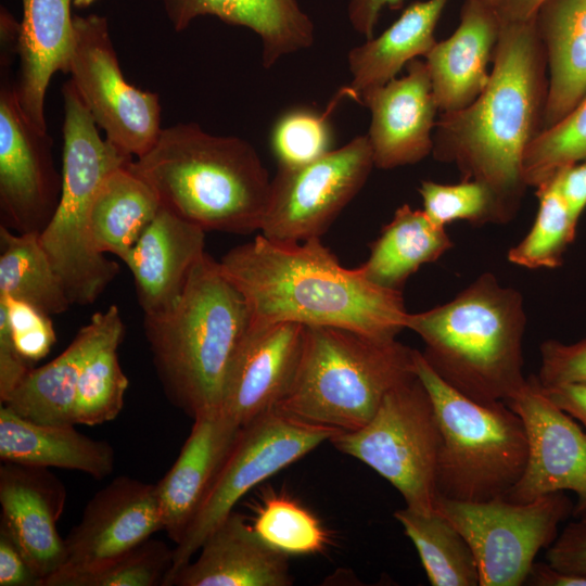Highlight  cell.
Wrapping results in <instances>:
<instances>
[{
  "label": "cell",
  "mask_w": 586,
  "mask_h": 586,
  "mask_svg": "<svg viewBox=\"0 0 586 586\" xmlns=\"http://www.w3.org/2000/svg\"><path fill=\"white\" fill-rule=\"evenodd\" d=\"M445 227L433 224L422 209L399 206L360 266L364 276L384 289L402 291L422 265L433 263L453 247Z\"/></svg>",
  "instance_id": "30"
},
{
  "label": "cell",
  "mask_w": 586,
  "mask_h": 586,
  "mask_svg": "<svg viewBox=\"0 0 586 586\" xmlns=\"http://www.w3.org/2000/svg\"><path fill=\"white\" fill-rule=\"evenodd\" d=\"M130 164L105 179L94 199L89 221L94 249L118 256L123 262L162 207L154 190Z\"/></svg>",
  "instance_id": "31"
},
{
  "label": "cell",
  "mask_w": 586,
  "mask_h": 586,
  "mask_svg": "<svg viewBox=\"0 0 586 586\" xmlns=\"http://www.w3.org/2000/svg\"><path fill=\"white\" fill-rule=\"evenodd\" d=\"M97 0H73V4L77 8H87Z\"/></svg>",
  "instance_id": "52"
},
{
  "label": "cell",
  "mask_w": 586,
  "mask_h": 586,
  "mask_svg": "<svg viewBox=\"0 0 586 586\" xmlns=\"http://www.w3.org/2000/svg\"><path fill=\"white\" fill-rule=\"evenodd\" d=\"M501 25L499 12L464 0L455 31L424 56L441 113L464 109L486 87Z\"/></svg>",
  "instance_id": "24"
},
{
  "label": "cell",
  "mask_w": 586,
  "mask_h": 586,
  "mask_svg": "<svg viewBox=\"0 0 586 586\" xmlns=\"http://www.w3.org/2000/svg\"><path fill=\"white\" fill-rule=\"evenodd\" d=\"M0 296L26 302L47 315L72 305L38 232L12 233L0 226Z\"/></svg>",
  "instance_id": "32"
},
{
  "label": "cell",
  "mask_w": 586,
  "mask_h": 586,
  "mask_svg": "<svg viewBox=\"0 0 586 586\" xmlns=\"http://www.w3.org/2000/svg\"><path fill=\"white\" fill-rule=\"evenodd\" d=\"M130 167L163 207L205 231L246 234L260 229L271 179L244 139L179 123L162 128Z\"/></svg>",
  "instance_id": "3"
},
{
  "label": "cell",
  "mask_w": 586,
  "mask_h": 586,
  "mask_svg": "<svg viewBox=\"0 0 586 586\" xmlns=\"http://www.w3.org/2000/svg\"><path fill=\"white\" fill-rule=\"evenodd\" d=\"M523 420L528 455L524 472L506 498L528 502L570 491L576 495L573 517L586 514V432L543 392L536 377L507 402Z\"/></svg>",
  "instance_id": "15"
},
{
  "label": "cell",
  "mask_w": 586,
  "mask_h": 586,
  "mask_svg": "<svg viewBox=\"0 0 586 586\" xmlns=\"http://www.w3.org/2000/svg\"><path fill=\"white\" fill-rule=\"evenodd\" d=\"M407 74L366 90L360 102L370 112L367 133L374 167L394 169L432 154L438 106L425 61L415 59Z\"/></svg>",
  "instance_id": "18"
},
{
  "label": "cell",
  "mask_w": 586,
  "mask_h": 586,
  "mask_svg": "<svg viewBox=\"0 0 586 586\" xmlns=\"http://www.w3.org/2000/svg\"><path fill=\"white\" fill-rule=\"evenodd\" d=\"M9 59H1L0 208L2 224L18 233H40L58 207L62 174L55 169L52 140L24 115Z\"/></svg>",
  "instance_id": "14"
},
{
  "label": "cell",
  "mask_w": 586,
  "mask_h": 586,
  "mask_svg": "<svg viewBox=\"0 0 586 586\" xmlns=\"http://www.w3.org/2000/svg\"><path fill=\"white\" fill-rule=\"evenodd\" d=\"M7 308L11 337L17 353L28 362L46 357L56 341L50 316L18 300L1 297Z\"/></svg>",
  "instance_id": "41"
},
{
  "label": "cell",
  "mask_w": 586,
  "mask_h": 586,
  "mask_svg": "<svg viewBox=\"0 0 586 586\" xmlns=\"http://www.w3.org/2000/svg\"><path fill=\"white\" fill-rule=\"evenodd\" d=\"M173 556L174 549L151 537L92 568L51 577L43 586H163Z\"/></svg>",
  "instance_id": "35"
},
{
  "label": "cell",
  "mask_w": 586,
  "mask_h": 586,
  "mask_svg": "<svg viewBox=\"0 0 586 586\" xmlns=\"http://www.w3.org/2000/svg\"><path fill=\"white\" fill-rule=\"evenodd\" d=\"M341 431L296 419L279 409L242 426L183 539L174 548L166 581L189 563L207 536L254 486L300 460Z\"/></svg>",
  "instance_id": "10"
},
{
  "label": "cell",
  "mask_w": 586,
  "mask_h": 586,
  "mask_svg": "<svg viewBox=\"0 0 586 586\" xmlns=\"http://www.w3.org/2000/svg\"><path fill=\"white\" fill-rule=\"evenodd\" d=\"M586 160V95L562 119L543 129L523 161L527 187L537 188L560 169Z\"/></svg>",
  "instance_id": "39"
},
{
  "label": "cell",
  "mask_w": 586,
  "mask_h": 586,
  "mask_svg": "<svg viewBox=\"0 0 586 586\" xmlns=\"http://www.w3.org/2000/svg\"><path fill=\"white\" fill-rule=\"evenodd\" d=\"M486 87L468 106L441 113L432 155L461 180L488 184L514 217L527 188L523 161L544 128L548 66L535 15L502 21Z\"/></svg>",
  "instance_id": "2"
},
{
  "label": "cell",
  "mask_w": 586,
  "mask_h": 586,
  "mask_svg": "<svg viewBox=\"0 0 586 586\" xmlns=\"http://www.w3.org/2000/svg\"><path fill=\"white\" fill-rule=\"evenodd\" d=\"M448 1H416L381 35L351 49L347 64L352 80L344 95L358 99L366 90L396 78L410 61L425 56L437 41L435 28Z\"/></svg>",
  "instance_id": "29"
},
{
  "label": "cell",
  "mask_w": 586,
  "mask_h": 586,
  "mask_svg": "<svg viewBox=\"0 0 586 586\" xmlns=\"http://www.w3.org/2000/svg\"><path fill=\"white\" fill-rule=\"evenodd\" d=\"M544 0H510L499 12L501 21H524L533 17Z\"/></svg>",
  "instance_id": "50"
},
{
  "label": "cell",
  "mask_w": 586,
  "mask_h": 586,
  "mask_svg": "<svg viewBox=\"0 0 586 586\" xmlns=\"http://www.w3.org/2000/svg\"><path fill=\"white\" fill-rule=\"evenodd\" d=\"M522 294L482 273L451 301L409 314L406 329L424 344L433 371L449 386L480 403L507 402L526 382Z\"/></svg>",
  "instance_id": "5"
},
{
  "label": "cell",
  "mask_w": 586,
  "mask_h": 586,
  "mask_svg": "<svg viewBox=\"0 0 586 586\" xmlns=\"http://www.w3.org/2000/svg\"><path fill=\"white\" fill-rule=\"evenodd\" d=\"M73 0H22L14 80L20 106L36 128L48 131L46 92L56 72L68 74L74 43Z\"/></svg>",
  "instance_id": "25"
},
{
  "label": "cell",
  "mask_w": 586,
  "mask_h": 586,
  "mask_svg": "<svg viewBox=\"0 0 586 586\" xmlns=\"http://www.w3.org/2000/svg\"><path fill=\"white\" fill-rule=\"evenodd\" d=\"M436 510L470 545L480 586H520L540 549L551 546L559 525L573 515L574 504L563 492L528 502L506 497L480 502L437 497Z\"/></svg>",
  "instance_id": "11"
},
{
  "label": "cell",
  "mask_w": 586,
  "mask_h": 586,
  "mask_svg": "<svg viewBox=\"0 0 586 586\" xmlns=\"http://www.w3.org/2000/svg\"><path fill=\"white\" fill-rule=\"evenodd\" d=\"M524 584L533 586H586V577L559 570L549 562H534Z\"/></svg>",
  "instance_id": "49"
},
{
  "label": "cell",
  "mask_w": 586,
  "mask_h": 586,
  "mask_svg": "<svg viewBox=\"0 0 586 586\" xmlns=\"http://www.w3.org/2000/svg\"><path fill=\"white\" fill-rule=\"evenodd\" d=\"M68 74L107 140L136 158L151 149L162 130L158 95L126 80L104 16L74 15Z\"/></svg>",
  "instance_id": "12"
},
{
  "label": "cell",
  "mask_w": 586,
  "mask_h": 586,
  "mask_svg": "<svg viewBox=\"0 0 586 586\" xmlns=\"http://www.w3.org/2000/svg\"><path fill=\"white\" fill-rule=\"evenodd\" d=\"M538 211L527 234L507 255L510 263L528 269H555L563 264L576 228L559 188L558 174L535 188Z\"/></svg>",
  "instance_id": "34"
},
{
  "label": "cell",
  "mask_w": 586,
  "mask_h": 586,
  "mask_svg": "<svg viewBox=\"0 0 586 586\" xmlns=\"http://www.w3.org/2000/svg\"><path fill=\"white\" fill-rule=\"evenodd\" d=\"M176 31L203 15L251 29L262 40L263 65L308 49L315 40L314 24L297 0H161Z\"/></svg>",
  "instance_id": "26"
},
{
  "label": "cell",
  "mask_w": 586,
  "mask_h": 586,
  "mask_svg": "<svg viewBox=\"0 0 586 586\" xmlns=\"http://www.w3.org/2000/svg\"><path fill=\"white\" fill-rule=\"evenodd\" d=\"M416 351L334 327H305L300 366L279 409L307 423L355 431L385 395L417 375Z\"/></svg>",
  "instance_id": "6"
},
{
  "label": "cell",
  "mask_w": 586,
  "mask_h": 586,
  "mask_svg": "<svg viewBox=\"0 0 586 586\" xmlns=\"http://www.w3.org/2000/svg\"><path fill=\"white\" fill-rule=\"evenodd\" d=\"M253 528L264 542L286 556L320 552L329 538L319 519L286 495L266 497Z\"/></svg>",
  "instance_id": "38"
},
{
  "label": "cell",
  "mask_w": 586,
  "mask_h": 586,
  "mask_svg": "<svg viewBox=\"0 0 586 586\" xmlns=\"http://www.w3.org/2000/svg\"><path fill=\"white\" fill-rule=\"evenodd\" d=\"M540 357L536 378L542 386L586 383V336L571 344L547 340L540 345Z\"/></svg>",
  "instance_id": "42"
},
{
  "label": "cell",
  "mask_w": 586,
  "mask_h": 586,
  "mask_svg": "<svg viewBox=\"0 0 586 586\" xmlns=\"http://www.w3.org/2000/svg\"><path fill=\"white\" fill-rule=\"evenodd\" d=\"M569 522L547 550L552 566L586 577V514Z\"/></svg>",
  "instance_id": "43"
},
{
  "label": "cell",
  "mask_w": 586,
  "mask_h": 586,
  "mask_svg": "<svg viewBox=\"0 0 586 586\" xmlns=\"http://www.w3.org/2000/svg\"><path fill=\"white\" fill-rule=\"evenodd\" d=\"M66 488L48 468L4 462L0 468L1 523L44 581L67 560L58 522Z\"/></svg>",
  "instance_id": "19"
},
{
  "label": "cell",
  "mask_w": 586,
  "mask_h": 586,
  "mask_svg": "<svg viewBox=\"0 0 586 586\" xmlns=\"http://www.w3.org/2000/svg\"><path fill=\"white\" fill-rule=\"evenodd\" d=\"M270 143L279 167L302 166L323 156L332 144L328 112L288 110L276 120Z\"/></svg>",
  "instance_id": "40"
},
{
  "label": "cell",
  "mask_w": 586,
  "mask_h": 586,
  "mask_svg": "<svg viewBox=\"0 0 586 586\" xmlns=\"http://www.w3.org/2000/svg\"><path fill=\"white\" fill-rule=\"evenodd\" d=\"M0 586H43L17 542L0 522Z\"/></svg>",
  "instance_id": "44"
},
{
  "label": "cell",
  "mask_w": 586,
  "mask_h": 586,
  "mask_svg": "<svg viewBox=\"0 0 586 586\" xmlns=\"http://www.w3.org/2000/svg\"><path fill=\"white\" fill-rule=\"evenodd\" d=\"M218 265L243 295L252 323L334 327L381 340L406 329L402 291L372 283L359 267L342 266L320 238L286 243L259 233Z\"/></svg>",
  "instance_id": "1"
},
{
  "label": "cell",
  "mask_w": 586,
  "mask_h": 586,
  "mask_svg": "<svg viewBox=\"0 0 586 586\" xmlns=\"http://www.w3.org/2000/svg\"><path fill=\"white\" fill-rule=\"evenodd\" d=\"M374 167L367 135L302 166L279 167L259 232L278 242L320 238Z\"/></svg>",
  "instance_id": "13"
},
{
  "label": "cell",
  "mask_w": 586,
  "mask_h": 586,
  "mask_svg": "<svg viewBox=\"0 0 586 586\" xmlns=\"http://www.w3.org/2000/svg\"><path fill=\"white\" fill-rule=\"evenodd\" d=\"M0 458L3 462L76 470L102 480L114 468V450L90 438L75 424L28 420L7 406L0 408Z\"/></svg>",
  "instance_id": "27"
},
{
  "label": "cell",
  "mask_w": 586,
  "mask_h": 586,
  "mask_svg": "<svg viewBox=\"0 0 586 586\" xmlns=\"http://www.w3.org/2000/svg\"><path fill=\"white\" fill-rule=\"evenodd\" d=\"M330 442L390 482L406 507L436 510V476L442 434L432 399L418 375L392 388L371 420Z\"/></svg>",
  "instance_id": "9"
},
{
  "label": "cell",
  "mask_w": 586,
  "mask_h": 586,
  "mask_svg": "<svg viewBox=\"0 0 586 586\" xmlns=\"http://www.w3.org/2000/svg\"><path fill=\"white\" fill-rule=\"evenodd\" d=\"M120 342L105 344L86 361L76 388L75 424H102L115 419L123 409L129 381L118 359Z\"/></svg>",
  "instance_id": "37"
},
{
  "label": "cell",
  "mask_w": 586,
  "mask_h": 586,
  "mask_svg": "<svg viewBox=\"0 0 586 586\" xmlns=\"http://www.w3.org/2000/svg\"><path fill=\"white\" fill-rule=\"evenodd\" d=\"M241 428L220 411L194 419L179 456L156 483L163 531L183 539Z\"/></svg>",
  "instance_id": "23"
},
{
  "label": "cell",
  "mask_w": 586,
  "mask_h": 586,
  "mask_svg": "<svg viewBox=\"0 0 586 586\" xmlns=\"http://www.w3.org/2000/svg\"><path fill=\"white\" fill-rule=\"evenodd\" d=\"M559 188L571 220L575 226L586 208V160L558 173Z\"/></svg>",
  "instance_id": "46"
},
{
  "label": "cell",
  "mask_w": 586,
  "mask_h": 586,
  "mask_svg": "<svg viewBox=\"0 0 586 586\" xmlns=\"http://www.w3.org/2000/svg\"><path fill=\"white\" fill-rule=\"evenodd\" d=\"M542 390L558 408L577 420L586 432V383L542 386Z\"/></svg>",
  "instance_id": "48"
},
{
  "label": "cell",
  "mask_w": 586,
  "mask_h": 586,
  "mask_svg": "<svg viewBox=\"0 0 586 586\" xmlns=\"http://www.w3.org/2000/svg\"><path fill=\"white\" fill-rule=\"evenodd\" d=\"M195 561L164 586H289V556L264 542L239 513L231 512L205 539Z\"/></svg>",
  "instance_id": "22"
},
{
  "label": "cell",
  "mask_w": 586,
  "mask_h": 586,
  "mask_svg": "<svg viewBox=\"0 0 586 586\" xmlns=\"http://www.w3.org/2000/svg\"><path fill=\"white\" fill-rule=\"evenodd\" d=\"M416 373L437 417L442 444L437 497L480 502L506 497L528 455L521 417L506 402L480 404L445 383L416 351Z\"/></svg>",
  "instance_id": "8"
},
{
  "label": "cell",
  "mask_w": 586,
  "mask_h": 586,
  "mask_svg": "<svg viewBox=\"0 0 586 586\" xmlns=\"http://www.w3.org/2000/svg\"><path fill=\"white\" fill-rule=\"evenodd\" d=\"M485 8L500 12L510 0H469Z\"/></svg>",
  "instance_id": "51"
},
{
  "label": "cell",
  "mask_w": 586,
  "mask_h": 586,
  "mask_svg": "<svg viewBox=\"0 0 586 586\" xmlns=\"http://www.w3.org/2000/svg\"><path fill=\"white\" fill-rule=\"evenodd\" d=\"M205 232L163 206L143 230L124 263L144 315L165 311L177 302L194 265L206 254Z\"/></svg>",
  "instance_id": "20"
},
{
  "label": "cell",
  "mask_w": 586,
  "mask_h": 586,
  "mask_svg": "<svg viewBox=\"0 0 586 586\" xmlns=\"http://www.w3.org/2000/svg\"><path fill=\"white\" fill-rule=\"evenodd\" d=\"M123 336L124 323L117 306L94 314L58 357L30 369L2 404L35 422L75 424L76 388L86 361L100 347Z\"/></svg>",
  "instance_id": "21"
},
{
  "label": "cell",
  "mask_w": 586,
  "mask_h": 586,
  "mask_svg": "<svg viewBox=\"0 0 586 586\" xmlns=\"http://www.w3.org/2000/svg\"><path fill=\"white\" fill-rule=\"evenodd\" d=\"M394 517L415 545L431 585L480 586L470 545L440 511L425 514L405 507Z\"/></svg>",
  "instance_id": "33"
},
{
  "label": "cell",
  "mask_w": 586,
  "mask_h": 586,
  "mask_svg": "<svg viewBox=\"0 0 586 586\" xmlns=\"http://www.w3.org/2000/svg\"><path fill=\"white\" fill-rule=\"evenodd\" d=\"M251 323L243 295L205 254L177 302L143 319L169 402L193 420L219 411L229 370Z\"/></svg>",
  "instance_id": "4"
},
{
  "label": "cell",
  "mask_w": 586,
  "mask_h": 586,
  "mask_svg": "<svg viewBox=\"0 0 586 586\" xmlns=\"http://www.w3.org/2000/svg\"><path fill=\"white\" fill-rule=\"evenodd\" d=\"M535 23L548 66L545 129L586 95V0H544Z\"/></svg>",
  "instance_id": "28"
},
{
  "label": "cell",
  "mask_w": 586,
  "mask_h": 586,
  "mask_svg": "<svg viewBox=\"0 0 586 586\" xmlns=\"http://www.w3.org/2000/svg\"><path fill=\"white\" fill-rule=\"evenodd\" d=\"M305 326L251 323L229 370L219 411L240 428L276 409L294 382Z\"/></svg>",
  "instance_id": "17"
},
{
  "label": "cell",
  "mask_w": 586,
  "mask_h": 586,
  "mask_svg": "<svg viewBox=\"0 0 586 586\" xmlns=\"http://www.w3.org/2000/svg\"><path fill=\"white\" fill-rule=\"evenodd\" d=\"M64 103L62 189L54 215L39 233L71 304H92L118 273V265L99 253L89 221L105 179L132 156L98 132V126L68 80Z\"/></svg>",
  "instance_id": "7"
},
{
  "label": "cell",
  "mask_w": 586,
  "mask_h": 586,
  "mask_svg": "<svg viewBox=\"0 0 586 586\" xmlns=\"http://www.w3.org/2000/svg\"><path fill=\"white\" fill-rule=\"evenodd\" d=\"M404 0H348V21L356 33L372 38L375 25L384 8L397 10Z\"/></svg>",
  "instance_id": "47"
},
{
  "label": "cell",
  "mask_w": 586,
  "mask_h": 586,
  "mask_svg": "<svg viewBox=\"0 0 586 586\" xmlns=\"http://www.w3.org/2000/svg\"><path fill=\"white\" fill-rule=\"evenodd\" d=\"M418 191L422 199V211L440 227L455 220L482 226L504 225L513 219L499 195L479 180H461L455 184L422 180Z\"/></svg>",
  "instance_id": "36"
},
{
  "label": "cell",
  "mask_w": 586,
  "mask_h": 586,
  "mask_svg": "<svg viewBox=\"0 0 586 586\" xmlns=\"http://www.w3.org/2000/svg\"><path fill=\"white\" fill-rule=\"evenodd\" d=\"M17 353L10 332L7 308L0 302V399L1 404L30 370Z\"/></svg>",
  "instance_id": "45"
},
{
  "label": "cell",
  "mask_w": 586,
  "mask_h": 586,
  "mask_svg": "<svg viewBox=\"0 0 586 586\" xmlns=\"http://www.w3.org/2000/svg\"><path fill=\"white\" fill-rule=\"evenodd\" d=\"M163 528L156 485L118 476L88 501L80 521L64 538L66 563L47 579L117 557Z\"/></svg>",
  "instance_id": "16"
}]
</instances>
